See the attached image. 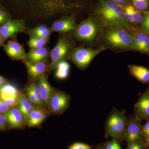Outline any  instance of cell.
Returning <instances> with one entry per match:
<instances>
[{"label": "cell", "instance_id": "cell-13", "mask_svg": "<svg viewBox=\"0 0 149 149\" xmlns=\"http://www.w3.org/2000/svg\"><path fill=\"white\" fill-rule=\"evenodd\" d=\"M77 25L73 16H66L59 19L54 22L51 27L52 31L59 33H68L73 32Z\"/></svg>", "mask_w": 149, "mask_h": 149}, {"label": "cell", "instance_id": "cell-15", "mask_svg": "<svg viewBox=\"0 0 149 149\" xmlns=\"http://www.w3.org/2000/svg\"><path fill=\"white\" fill-rule=\"evenodd\" d=\"M4 49L8 55L15 60L26 59L27 54L24 48L16 40H10L4 45Z\"/></svg>", "mask_w": 149, "mask_h": 149}, {"label": "cell", "instance_id": "cell-45", "mask_svg": "<svg viewBox=\"0 0 149 149\" xmlns=\"http://www.w3.org/2000/svg\"><path fill=\"white\" fill-rule=\"evenodd\" d=\"M148 1L149 2V0H148Z\"/></svg>", "mask_w": 149, "mask_h": 149}, {"label": "cell", "instance_id": "cell-37", "mask_svg": "<svg viewBox=\"0 0 149 149\" xmlns=\"http://www.w3.org/2000/svg\"><path fill=\"white\" fill-rule=\"evenodd\" d=\"M8 124V123L5 114L0 113V129L5 130Z\"/></svg>", "mask_w": 149, "mask_h": 149}, {"label": "cell", "instance_id": "cell-4", "mask_svg": "<svg viewBox=\"0 0 149 149\" xmlns=\"http://www.w3.org/2000/svg\"><path fill=\"white\" fill-rule=\"evenodd\" d=\"M74 49V42L72 37L64 34L61 35L55 46L51 51L49 70L55 68L60 62L70 58Z\"/></svg>", "mask_w": 149, "mask_h": 149}, {"label": "cell", "instance_id": "cell-27", "mask_svg": "<svg viewBox=\"0 0 149 149\" xmlns=\"http://www.w3.org/2000/svg\"><path fill=\"white\" fill-rule=\"evenodd\" d=\"M28 87L31 89L36 97L39 107H43V106H44V102H43L41 91H40V88H39L38 83L32 82L31 84H29Z\"/></svg>", "mask_w": 149, "mask_h": 149}, {"label": "cell", "instance_id": "cell-23", "mask_svg": "<svg viewBox=\"0 0 149 149\" xmlns=\"http://www.w3.org/2000/svg\"><path fill=\"white\" fill-rule=\"evenodd\" d=\"M17 105V108L24 117L25 122H27L29 113L35 106L29 101L25 95H20L19 96Z\"/></svg>", "mask_w": 149, "mask_h": 149}, {"label": "cell", "instance_id": "cell-11", "mask_svg": "<svg viewBox=\"0 0 149 149\" xmlns=\"http://www.w3.org/2000/svg\"><path fill=\"white\" fill-rule=\"evenodd\" d=\"M134 114L141 121L149 120V83L134 105Z\"/></svg>", "mask_w": 149, "mask_h": 149}, {"label": "cell", "instance_id": "cell-8", "mask_svg": "<svg viewBox=\"0 0 149 149\" xmlns=\"http://www.w3.org/2000/svg\"><path fill=\"white\" fill-rule=\"evenodd\" d=\"M29 5L39 8L48 15H52L65 9V0H27Z\"/></svg>", "mask_w": 149, "mask_h": 149}, {"label": "cell", "instance_id": "cell-38", "mask_svg": "<svg viewBox=\"0 0 149 149\" xmlns=\"http://www.w3.org/2000/svg\"><path fill=\"white\" fill-rule=\"evenodd\" d=\"M10 109V107L7 105L0 98V113L6 114Z\"/></svg>", "mask_w": 149, "mask_h": 149}, {"label": "cell", "instance_id": "cell-39", "mask_svg": "<svg viewBox=\"0 0 149 149\" xmlns=\"http://www.w3.org/2000/svg\"><path fill=\"white\" fill-rule=\"evenodd\" d=\"M110 1L121 7V6L125 5L127 0H110Z\"/></svg>", "mask_w": 149, "mask_h": 149}, {"label": "cell", "instance_id": "cell-26", "mask_svg": "<svg viewBox=\"0 0 149 149\" xmlns=\"http://www.w3.org/2000/svg\"><path fill=\"white\" fill-rule=\"evenodd\" d=\"M19 95L20 92L18 89L9 83H5L0 88V95L19 97Z\"/></svg>", "mask_w": 149, "mask_h": 149}, {"label": "cell", "instance_id": "cell-30", "mask_svg": "<svg viewBox=\"0 0 149 149\" xmlns=\"http://www.w3.org/2000/svg\"><path fill=\"white\" fill-rule=\"evenodd\" d=\"M140 29L149 35V11L143 14V18L141 24Z\"/></svg>", "mask_w": 149, "mask_h": 149}, {"label": "cell", "instance_id": "cell-35", "mask_svg": "<svg viewBox=\"0 0 149 149\" xmlns=\"http://www.w3.org/2000/svg\"><path fill=\"white\" fill-rule=\"evenodd\" d=\"M94 148L92 146L81 143H76L72 144L68 149H92Z\"/></svg>", "mask_w": 149, "mask_h": 149}, {"label": "cell", "instance_id": "cell-31", "mask_svg": "<svg viewBox=\"0 0 149 149\" xmlns=\"http://www.w3.org/2000/svg\"><path fill=\"white\" fill-rule=\"evenodd\" d=\"M103 144L107 149H122L120 143L114 138H112L111 141H107Z\"/></svg>", "mask_w": 149, "mask_h": 149}, {"label": "cell", "instance_id": "cell-43", "mask_svg": "<svg viewBox=\"0 0 149 149\" xmlns=\"http://www.w3.org/2000/svg\"><path fill=\"white\" fill-rule=\"evenodd\" d=\"M147 144H148V148L149 149V141H148V142H147Z\"/></svg>", "mask_w": 149, "mask_h": 149}, {"label": "cell", "instance_id": "cell-5", "mask_svg": "<svg viewBox=\"0 0 149 149\" xmlns=\"http://www.w3.org/2000/svg\"><path fill=\"white\" fill-rule=\"evenodd\" d=\"M102 26L99 20L88 17L77 25L73 31L74 37L82 42H92L101 33Z\"/></svg>", "mask_w": 149, "mask_h": 149}, {"label": "cell", "instance_id": "cell-1", "mask_svg": "<svg viewBox=\"0 0 149 149\" xmlns=\"http://www.w3.org/2000/svg\"><path fill=\"white\" fill-rule=\"evenodd\" d=\"M96 14L99 22L106 27L120 26L132 33L136 29L126 20L121 7L110 0H100Z\"/></svg>", "mask_w": 149, "mask_h": 149}, {"label": "cell", "instance_id": "cell-10", "mask_svg": "<svg viewBox=\"0 0 149 149\" xmlns=\"http://www.w3.org/2000/svg\"><path fill=\"white\" fill-rule=\"evenodd\" d=\"M26 30V25L23 19L10 20L0 27V35L4 41Z\"/></svg>", "mask_w": 149, "mask_h": 149}, {"label": "cell", "instance_id": "cell-29", "mask_svg": "<svg viewBox=\"0 0 149 149\" xmlns=\"http://www.w3.org/2000/svg\"><path fill=\"white\" fill-rule=\"evenodd\" d=\"M19 96L17 97L0 95V98L7 105L12 107L17 105Z\"/></svg>", "mask_w": 149, "mask_h": 149}, {"label": "cell", "instance_id": "cell-7", "mask_svg": "<svg viewBox=\"0 0 149 149\" xmlns=\"http://www.w3.org/2000/svg\"><path fill=\"white\" fill-rule=\"evenodd\" d=\"M128 118L124 141L127 144L133 142L147 143L142 133V121L138 119L134 114L129 116Z\"/></svg>", "mask_w": 149, "mask_h": 149}, {"label": "cell", "instance_id": "cell-18", "mask_svg": "<svg viewBox=\"0 0 149 149\" xmlns=\"http://www.w3.org/2000/svg\"><path fill=\"white\" fill-rule=\"evenodd\" d=\"M38 80L37 83L40 88L44 105L48 107L50 100L55 90L49 83L45 74H43Z\"/></svg>", "mask_w": 149, "mask_h": 149}, {"label": "cell", "instance_id": "cell-41", "mask_svg": "<svg viewBox=\"0 0 149 149\" xmlns=\"http://www.w3.org/2000/svg\"><path fill=\"white\" fill-rule=\"evenodd\" d=\"M96 149H107L104 146L103 143L99 144L98 146L96 147Z\"/></svg>", "mask_w": 149, "mask_h": 149}, {"label": "cell", "instance_id": "cell-44", "mask_svg": "<svg viewBox=\"0 0 149 149\" xmlns=\"http://www.w3.org/2000/svg\"><path fill=\"white\" fill-rule=\"evenodd\" d=\"M147 149H149L148 148Z\"/></svg>", "mask_w": 149, "mask_h": 149}, {"label": "cell", "instance_id": "cell-33", "mask_svg": "<svg viewBox=\"0 0 149 149\" xmlns=\"http://www.w3.org/2000/svg\"><path fill=\"white\" fill-rule=\"evenodd\" d=\"M26 96H27V99L29 100V101L33 105L39 107L38 104V102H37V98L34 95V93L29 87H27L26 88Z\"/></svg>", "mask_w": 149, "mask_h": 149}, {"label": "cell", "instance_id": "cell-12", "mask_svg": "<svg viewBox=\"0 0 149 149\" xmlns=\"http://www.w3.org/2000/svg\"><path fill=\"white\" fill-rule=\"evenodd\" d=\"M132 34L133 50L149 56V35L140 29H136Z\"/></svg>", "mask_w": 149, "mask_h": 149}, {"label": "cell", "instance_id": "cell-36", "mask_svg": "<svg viewBox=\"0 0 149 149\" xmlns=\"http://www.w3.org/2000/svg\"><path fill=\"white\" fill-rule=\"evenodd\" d=\"M142 132L147 143L149 141V120L142 125Z\"/></svg>", "mask_w": 149, "mask_h": 149}, {"label": "cell", "instance_id": "cell-32", "mask_svg": "<svg viewBox=\"0 0 149 149\" xmlns=\"http://www.w3.org/2000/svg\"><path fill=\"white\" fill-rule=\"evenodd\" d=\"M148 147L147 143L133 142L127 144L126 149H147Z\"/></svg>", "mask_w": 149, "mask_h": 149}, {"label": "cell", "instance_id": "cell-17", "mask_svg": "<svg viewBox=\"0 0 149 149\" xmlns=\"http://www.w3.org/2000/svg\"><path fill=\"white\" fill-rule=\"evenodd\" d=\"M5 115L11 128H23L26 124L22 113L17 107L11 108Z\"/></svg>", "mask_w": 149, "mask_h": 149}, {"label": "cell", "instance_id": "cell-2", "mask_svg": "<svg viewBox=\"0 0 149 149\" xmlns=\"http://www.w3.org/2000/svg\"><path fill=\"white\" fill-rule=\"evenodd\" d=\"M104 38L108 46L118 50H133V34L120 26L106 27Z\"/></svg>", "mask_w": 149, "mask_h": 149}, {"label": "cell", "instance_id": "cell-6", "mask_svg": "<svg viewBox=\"0 0 149 149\" xmlns=\"http://www.w3.org/2000/svg\"><path fill=\"white\" fill-rule=\"evenodd\" d=\"M108 49L107 47L104 46L95 49L85 47L74 48L70 58L78 68L84 70L89 66L95 57Z\"/></svg>", "mask_w": 149, "mask_h": 149}, {"label": "cell", "instance_id": "cell-25", "mask_svg": "<svg viewBox=\"0 0 149 149\" xmlns=\"http://www.w3.org/2000/svg\"><path fill=\"white\" fill-rule=\"evenodd\" d=\"M49 38L30 37L27 44L30 50L44 47L49 42Z\"/></svg>", "mask_w": 149, "mask_h": 149}, {"label": "cell", "instance_id": "cell-3", "mask_svg": "<svg viewBox=\"0 0 149 149\" xmlns=\"http://www.w3.org/2000/svg\"><path fill=\"white\" fill-rule=\"evenodd\" d=\"M128 120L125 110H119L113 108L110 112L105 123V138L107 139L112 137L120 143L124 141Z\"/></svg>", "mask_w": 149, "mask_h": 149}, {"label": "cell", "instance_id": "cell-14", "mask_svg": "<svg viewBox=\"0 0 149 149\" xmlns=\"http://www.w3.org/2000/svg\"><path fill=\"white\" fill-rule=\"evenodd\" d=\"M23 61L29 77L32 79H39L43 74H45L47 70L49 69L50 63L48 60L35 63L30 62L25 60Z\"/></svg>", "mask_w": 149, "mask_h": 149}, {"label": "cell", "instance_id": "cell-42", "mask_svg": "<svg viewBox=\"0 0 149 149\" xmlns=\"http://www.w3.org/2000/svg\"><path fill=\"white\" fill-rule=\"evenodd\" d=\"M3 40L2 37L1 35H0V46H1V45L3 43Z\"/></svg>", "mask_w": 149, "mask_h": 149}, {"label": "cell", "instance_id": "cell-21", "mask_svg": "<svg viewBox=\"0 0 149 149\" xmlns=\"http://www.w3.org/2000/svg\"><path fill=\"white\" fill-rule=\"evenodd\" d=\"M123 11L125 19L130 24H141L143 18V14H142L141 12L137 10L133 6H125Z\"/></svg>", "mask_w": 149, "mask_h": 149}, {"label": "cell", "instance_id": "cell-28", "mask_svg": "<svg viewBox=\"0 0 149 149\" xmlns=\"http://www.w3.org/2000/svg\"><path fill=\"white\" fill-rule=\"evenodd\" d=\"M133 6L141 12L148 11L149 8V2L148 0H131Z\"/></svg>", "mask_w": 149, "mask_h": 149}, {"label": "cell", "instance_id": "cell-19", "mask_svg": "<svg viewBox=\"0 0 149 149\" xmlns=\"http://www.w3.org/2000/svg\"><path fill=\"white\" fill-rule=\"evenodd\" d=\"M129 72L139 81L143 84L149 83V69L146 67L136 65L128 66Z\"/></svg>", "mask_w": 149, "mask_h": 149}, {"label": "cell", "instance_id": "cell-34", "mask_svg": "<svg viewBox=\"0 0 149 149\" xmlns=\"http://www.w3.org/2000/svg\"><path fill=\"white\" fill-rule=\"evenodd\" d=\"M10 20L9 17L6 11L0 8V27Z\"/></svg>", "mask_w": 149, "mask_h": 149}, {"label": "cell", "instance_id": "cell-24", "mask_svg": "<svg viewBox=\"0 0 149 149\" xmlns=\"http://www.w3.org/2000/svg\"><path fill=\"white\" fill-rule=\"evenodd\" d=\"M55 68V76L60 80H65L69 75L70 65L66 60L62 61L57 64Z\"/></svg>", "mask_w": 149, "mask_h": 149}, {"label": "cell", "instance_id": "cell-22", "mask_svg": "<svg viewBox=\"0 0 149 149\" xmlns=\"http://www.w3.org/2000/svg\"><path fill=\"white\" fill-rule=\"evenodd\" d=\"M25 31L30 37L45 38H49L52 32L51 28L43 24H40L33 28L26 29Z\"/></svg>", "mask_w": 149, "mask_h": 149}, {"label": "cell", "instance_id": "cell-9", "mask_svg": "<svg viewBox=\"0 0 149 149\" xmlns=\"http://www.w3.org/2000/svg\"><path fill=\"white\" fill-rule=\"evenodd\" d=\"M70 101V96L66 93L54 91L48 107L52 113L59 114L66 110L69 106Z\"/></svg>", "mask_w": 149, "mask_h": 149}, {"label": "cell", "instance_id": "cell-20", "mask_svg": "<svg viewBox=\"0 0 149 149\" xmlns=\"http://www.w3.org/2000/svg\"><path fill=\"white\" fill-rule=\"evenodd\" d=\"M51 51L45 47L30 50L27 54L25 60L32 63L47 60L50 56Z\"/></svg>", "mask_w": 149, "mask_h": 149}, {"label": "cell", "instance_id": "cell-16", "mask_svg": "<svg viewBox=\"0 0 149 149\" xmlns=\"http://www.w3.org/2000/svg\"><path fill=\"white\" fill-rule=\"evenodd\" d=\"M47 116V113L42 107H34L28 116L26 124L29 127H34L40 125Z\"/></svg>", "mask_w": 149, "mask_h": 149}, {"label": "cell", "instance_id": "cell-40", "mask_svg": "<svg viewBox=\"0 0 149 149\" xmlns=\"http://www.w3.org/2000/svg\"><path fill=\"white\" fill-rule=\"evenodd\" d=\"M6 83V80L2 76L0 75V85H2Z\"/></svg>", "mask_w": 149, "mask_h": 149}]
</instances>
